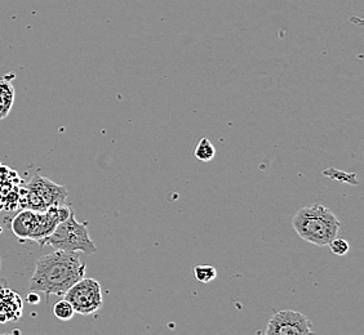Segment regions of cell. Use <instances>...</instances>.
I'll return each mask as SVG.
<instances>
[{
    "label": "cell",
    "mask_w": 364,
    "mask_h": 335,
    "mask_svg": "<svg viewBox=\"0 0 364 335\" xmlns=\"http://www.w3.org/2000/svg\"><path fill=\"white\" fill-rule=\"evenodd\" d=\"M14 104V88L7 79L0 80V120L6 119Z\"/></svg>",
    "instance_id": "cell-8"
},
{
    "label": "cell",
    "mask_w": 364,
    "mask_h": 335,
    "mask_svg": "<svg viewBox=\"0 0 364 335\" xmlns=\"http://www.w3.org/2000/svg\"><path fill=\"white\" fill-rule=\"evenodd\" d=\"M73 213L69 205L61 204L46 210L23 209L12 219L11 230L14 236L21 240L41 241L49 236L58 224Z\"/></svg>",
    "instance_id": "cell-3"
},
{
    "label": "cell",
    "mask_w": 364,
    "mask_h": 335,
    "mask_svg": "<svg viewBox=\"0 0 364 335\" xmlns=\"http://www.w3.org/2000/svg\"><path fill=\"white\" fill-rule=\"evenodd\" d=\"M196 279L202 284H208L218 278V270L210 265H196L194 268Z\"/></svg>",
    "instance_id": "cell-11"
},
{
    "label": "cell",
    "mask_w": 364,
    "mask_h": 335,
    "mask_svg": "<svg viewBox=\"0 0 364 335\" xmlns=\"http://www.w3.org/2000/svg\"><path fill=\"white\" fill-rule=\"evenodd\" d=\"M53 314L56 316L58 320H61V322H69V320H71V319L74 317L75 309L71 306V303L69 300H66L63 298V300H58L56 304H55V307H53Z\"/></svg>",
    "instance_id": "cell-10"
},
{
    "label": "cell",
    "mask_w": 364,
    "mask_h": 335,
    "mask_svg": "<svg viewBox=\"0 0 364 335\" xmlns=\"http://www.w3.org/2000/svg\"><path fill=\"white\" fill-rule=\"evenodd\" d=\"M328 246L331 248L332 253L336 254V256H345V254H348V251L350 249L349 243H348L346 240L338 238H333V240L329 243Z\"/></svg>",
    "instance_id": "cell-12"
},
{
    "label": "cell",
    "mask_w": 364,
    "mask_h": 335,
    "mask_svg": "<svg viewBox=\"0 0 364 335\" xmlns=\"http://www.w3.org/2000/svg\"><path fill=\"white\" fill-rule=\"evenodd\" d=\"M65 300L70 302L75 314L83 316L96 314L104 304L102 287L97 280L83 278L65 293Z\"/></svg>",
    "instance_id": "cell-6"
},
{
    "label": "cell",
    "mask_w": 364,
    "mask_h": 335,
    "mask_svg": "<svg viewBox=\"0 0 364 335\" xmlns=\"http://www.w3.org/2000/svg\"><path fill=\"white\" fill-rule=\"evenodd\" d=\"M68 195L66 187L36 173L25 187L23 207L33 210L48 209L55 205L66 204Z\"/></svg>",
    "instance_id": "cell-5"
},
{
    "label": "cell",
    "mask_w": 364,
    "mask_h": 335,
    "mask_svg": "<svg viewBox=\"0 0 364 335\" xmlns=\"http://www.w3.org/2000/svg\"><path fill=\"white\" fill-rule=\"evenodd\" d=\"M31 294H28V300H33L34 303H38V300H39V298H38V295H36L34 292H30Z\"/></svg>",
    "instance_id": "cell-14"
},
{
    "label": "cell",
    "mask_w": 364,
    "mask_h": 335,
    "mask_svg": "<svg viewBox=\"0 0 364 335\" xmlns=\"http://www.w3.org/2000/svg\"><path fill=\"white\" fill-rule=\"evenodd\" d=\"M332 170V178H336V180H341L340 182H349L351 185H358L357 177L355 175H348V173H343L340 170L336 169H331Z\"/></svg>",
    "instance_id": "cell-13"
},
{
    "label": "cell",
    "mask_w": 364,
    "mask_h": 335,
    "mask_svg": "<svg viewBox=\"0 0 364 335\" xmlns=\"http://www.w3.org/2000/svg\"><path fill=\"white\" fill-rule=\"evenodd\" d=\"M87 265L77 251H55L36 260L28 281V292L65 295L79 280L85 278Z\"/></svg>",
    "instance_id": "cell-1"
},
{
    "label": "cell",
    "mask_w": 364,
    "mask_h": 335,
    "mask_svg": "<svg viewBox=\"0 0 364 335\" xmlns=\"http://www.w3.org/2000/svg\"><path fill=\"white\" fill-rule=\"evenodd\" d=\"M38 244L52 246L56 251H80L87 256H92L97 251V246L88 234L87 224L77 222L74 212L58 224L49 236L38 241Z\"/></svg>",
    "instance_id": "cell-4"
},
{
    "label": "cell",
    "mask_w": 364,
    "mask_h": 335,
    "mask_svg": "<svg viewBox=\"0 0 364 335\" xmlns=\"http://www.w3.org/2000/svg\"><path fill=\"white\" fill-rule=\"evenodd\" d=\"M311 333L313 328L308 317L291 309L275 312L267 322L265 330L267 335H305Z\"/></svg>",
    "instance_id": "cell-7"
},
{
    "label": "cell",
    "mask_w": 364,
    "mask_h": 335,
    "mask_svg": "<svg viewBox=\"0 0 364 335\" xmlns=\"http://www.w3.org/2000/svg\"><path fill=\"white\" fill-rule=\"evenodd\" d=\"M341 222L332 210L322 204H313L301 208L292 219L296 234L305 241L316 246H327L337 238Z\"/></svg>",
    "instance_id": "cell-2"
},
{
    "label": "cell",
    "mask_w": 364,
    "mask_h": 335,
    "mask_svg": "<svg viewBox=\"0 0 364 335\" xmlns=\"http://www.w3.org/2000/svg\"><path fill=\"white\" fill-rule=\"evenodd\" d=\"M196 158L199 161H203V163H210V160H213L215 155H216V148L212 145L208 138H202L199 141V143L196 147Z\"/></svg>",
    "instance_id": "cell-9"
}]
</instances>
